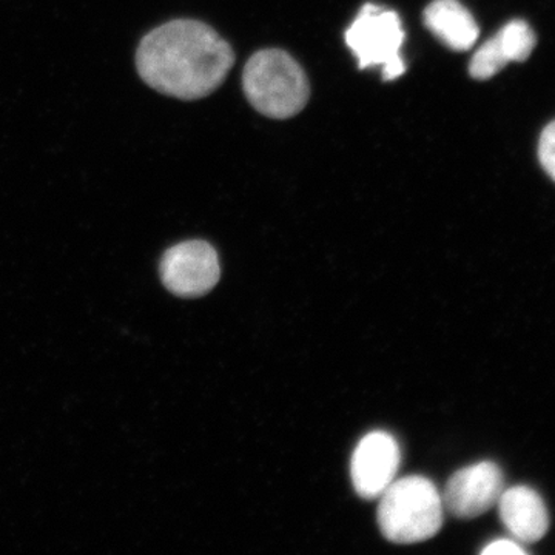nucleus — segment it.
Wrapping results in <instances>:
<instances>
[{"label": "nucleus", "mask_w": 555, "mask_h": 555, "mask_svg": "<svg viewBox=\"0 0 555 555\" xmlns=\"http://www.w3.org/2000/svg\"><path fill=\"white\" fill-rule=\"evenodd\" d=\"M500 518L520 545L537 543L550 529V514L545 502L528 486L505 489L499 503Z\"/></svg>", "instance_id": "9"}, {"label": "nucleus", "mask_w": 555, "mask_h": 555, "mask_svg": "<svg viewBox=\"0 0 555 555\" xmlns=\"http://www.w3.org/2000/svg\"><path fill=\"white\" fill-rule=\"evenodd\" d=\"M401 452L390 434H367L358 443L350 460V477L357 494L366 500L379 499L396 480Z\"/></svg>", "instance_id": "7"}, {"label": "nucleus", "mask_w": 555, "mask_h": 555, "mask_svg": "<svg viewBox=\"0 0 555 555\" xmlns=\"http://www.w3.org/2000/svg\"><path fill=\"white\" fill-rule=\"evenodd\" d=\"M221 266L206 241H185L170 247L160 261L164 286L178 297L196 298L217 286Z\"/></svg>", "instance_id": "5"}, {"label": "nucleus", "mask_w": 555, "mask_h": 555, "mask_svg": "<svg viewBox=\"0 0 555 555\" xmlns=\"http://www.w3.org/2000/svg\"><path fill=\"white\" fill-rule=\"evenodd\" d=\"M404 38L403 24L396 11L374 3H366L360 10L345 35L347 47L357 57L358 67L382 68L386 82L401 78L406 72L401 57Z\"/></svg>", "instance_id": "4"}, {"label": "nucleus", "mask_w": 555, "mask_h": 555, "mask_svg": "<svg viewBox=\"0 0 555 555\" xmlns=\"http://www.w3.org/2000/svg\"><path fill=\"white\" fill-rule=\"evenodd\" d=\"M244 93L261 115L288 119L308 105L310 87L305 69L283 50H262L248 60Z\"/></svg>", "instance_id": "3"}, {"label": "nucleus", "mask_w": 555, "mask_h": 555, "mask_svg": "<svg viewBox=\"0 0 555 555\" xmlns=\"http://www.w3.org/2000/svg\"><path fill=\"white\" fill-rule=\"evenodd\" d=\"M539 160L547 177L555 182V120L547 124L539 141Z\"/></svg>", "instance_id": "11"}, {"label": "nucleus", "mask_w": 555, "mask_h": 555, "mask_svg": "<svg viewBox=\"0 0 555 555\" xmlns=\"http://www.w3.org/2000/svg\"><path fill=\"white\" fill-rule=\"evenodd\" d=\"M505 491L502 469L492 462L463 467L449 478L443 499L444 509L459 518H476L496 506Z\"/></svg>", "instance_id": "6"}, {"label": "nucleus", "mask_w": 555, "mask_h": 555, "mask_svg": "<svg viewBox=\"0 0 555 555\" xmlns=\"http://www.w3.org/2000/svg\"><path fill=\"white\" fill-rule=\"evenodd\" d=\"M483 555H525L528 551L525 550L517 540L514 539H499L489 543L488 546L481 550Z\"/></svg>", "instance_id": "12"}, {"label": "nucleus", "mask_w": 555, "mask_h": 555, "mask_svg": "<svg viewBox=\"0 0 555 555\" xmlns=\"http://www.w3.org/2000/svg\"><path fill=\"white\" fill-rule=\"evenodd\" d=\"M423 17L427 30L452 51L473 49L480 36L473 14L459 0H434Z\"/></svg>", "instance_id": "10"}, {"label": "nucleus", "mask_w": 555, "mask_h": 555, "mask_svg": "<svg viewBox=\"0 0 555 555\" xmlns=\"http://www.w3.org/2000/svg\"><path fill=\"white\" fill-rule=\"evenodd\" d=\"M232 47L203 22L177 20L141 40L137 68L153 90L182 101L203 100L228 78Z\"/></svg>", "instance_id": "1"}, {"label": "nucleus", "mask_w": 555, "mask_h": 555, "mask_svg": "<svg viewBox=\"0 0 555 555\" xmlns=\"http://www.w3.org/2000/svg\"><path fill=\"white\" fill-rule=\"evenodd\" d=\"M537 46L534 30L528 22H507L494 38L486 40L474 54L469 64L470 78L488 80L494 78L511 62L529 60Z\"/></svg>", "instance_id": "8"}, {"label": "nucleus", "mask_w": 555, "mask_h": 555, "mask_svg": "<svg viewBox=\"0 0 555 555\" xmlns=\"http://www.w3.org/2000/svg\"><path fill=\"white\" fill-rule=\"evenodd\" d=\"M377 517L379 531L389 542L422 543L437 535L443 526V499L429 478H400L379 496Z\"/></svg>", "instance_id": "2"}]
</instances>
